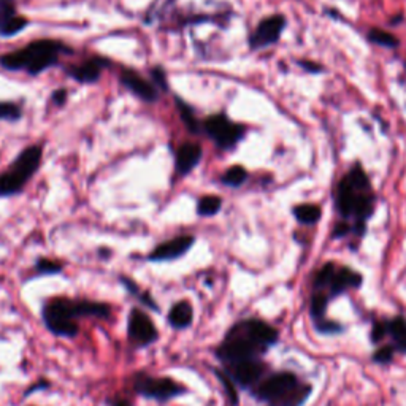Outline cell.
<instances>
[{
    "label": "cell",
    "instance_id": "10",
    "mask_svg": "<svg viewBox=\"0 0 406 406\" xmlns=\"http://www.w3.org/2000/svg\"><path fill=\"white\" fill-rule=\"evenodd\" d=\"M160 333L151 316L139 307H132L127 314V340L135 349H146L158 342Z\"/></svg>",
    "mask_w": 406,
    "mask_h": 406
},
{
    "label": "cell",
    "instance_id": "23",
    "mask_svg": "<svg viewBox=\"0 0 406 406\" xmlns=\"http://www.w3.org/2000/svg\"><path fill=\"white\" fill-rule=\"evenodd\" d=\"M292 213H294V216H295V219L298 220V223L307 224V225L316 224L321 219V216H322L321 206L313 205V203H304V205H297L294 208V210H292Z\"/></svg>",
    "mask_w": 406,
    "mask_h": 406
},
{
    "label": "cell",
    "instance_id": "6",
    "mask_svg": "<svg viewBox=\"0 0 406 406\" xmlns=\"http://www.w3.org/2000/svg\"><path fill=\"white\" fill-rule=\"evenodd\" d=\"M43 159V148L31 145L13 159L8 170L0 173V199L21 194L26 184L37 175Z\"/></svg>",
    "mask_w": 406,
    "mask_h": 406
},
{
    "label": "cell",
    "instance_id": "19",
    "mask_svg": "<svg viewBox=\"0 0 406 406\" xmlns=\"http://www.w3.org/2000/svg\"><path fill=\"white\" fill-rule=\"evenodd\" d=\"M387 337L391 338V344L398 354L406 356V318L405 316H393L386 319Z\"/></svg>",
    "mask_w": 406,
    "mask_h": 406
},
{
    "label": "cell",
    "instance_id": "33",
    "mask_svg": "<svg viewBox=\"0 0 406 406\" xmlns=\"http://www.w3.org/2000/svg\"><path fill=\"white\" fill-rule=\"evenodd\" d=\"M16 15H20L16 10V0H0V29Z\"/></svg>",
    "mask_w": 406,
    "mask_h": 406
},
{
    "label": "cell",
    "instance_id": "17",
    "mask_svg": "<svg viewBox=\"0 0 406 406\" xmlns=\"http://www.w3.org/2000/svg\"><path fill=\"white\" fill-rule=\"evenodd\" d=\"M194 304L188 298H181L172 304L167 313V324L173 330H188L194 326Z\"/></svg>",
    "mask_w": 406,
    "mask_h": 406
},
{
    "label": "cell",
    "instance_id": "2",
    "mask_svg": "<svg viewBox=\"0 0 406 406\" xmlns=\"http://www.w3.org/2000/svg\"><path fill=\"white\" fill-rule=\"evenodd\" d=\"M113 316L110 303L91 300V298H50L41 307V321L51 335L74 340L80 335L81 318L108 321Z\"/></svg>",
    "mask_w": 406,
    "mask_h": 406
},
{
    "label": "cell",
    "instance_id": "34",
    "mask_svg": "<svg viewBox=\"0 0 406 406\" xmlns=\"http://www.w3.org/2000/svg\"><path fill=\"white\" fill-rule=\"evenodd\" d=\"M51 387V383L48 379H38L37 383L32 384V386H29L26 391H24V396L22 398H29L31 396H34L35 392H38V391H48Z\"/></svg>",
    "mask_w": 406,
    "mask_h": 406
},
{
    "label": "cell",
    "instance_id": "32",
    "mask_svg": "<svg viewBox=\"0 0 406 406\" xmlns=\"http://www.w3.org/2000/svg\"><path fill=\"white\" fill-rule=\"evenodd\" d=\"M387 338V327L386 319H376L372 324V330H370V342L374 346H379Z\"/></svg>",
    "mask_w": 406,
    "mask_h": 406
},
{
    "label": "cell",
    "instance_id": "5",
    "mask_svg": "<svg viewBox=\"0 0 406 406\" xmlns=\"http://www.w3.org/2000/svg\"><path fill=\"white\" fill-rule=\"evenodd\" d=\"M262 406H304L313 396V386L294 372H270L249 392Z\"/></svg>",
    "mask_w": 406,
    "mask_h": 406
},
{
    "label": "cell",
    "instance_id": "1",
    "mask_svg": "<svg viewBox=\"0 0 406 406\" xmlns=\"http://www.w3.org/2000/svg\"><path fill=\"white\" fill-rule=\"evenodd\" d=\"M279 330L259 318H244L232 324L214 349V359L220 367L230 363L264 359L278 344Z\"/></svg>",
    "mask_w": 406,
    "mask_h": 406
},
{
    "label": "cell",
    "instance_id": "14",
    "mask_svg": "<svg viewBox=\"0 0 406 406\" xmlns=\"http://www.w3.org/2000/svg\"><path fill=\"white\" fill-rule=\"evenodd\" d=\"M119 83L145 104H156L160 97L159 89L151 81L143 78L139 71L134 69H122L121 74H119Z\"/></svg>",
    "mask_w": 406,
    "mask_h": 406
},
{
    "label": "cell",
    "instance_id": "37",
    "mask_svg": "<svg viewBox=\"0 0 406 406\" xmlns=\"http://www.w3.org/2000/svg\"><path fill=\"white\" fill-rule=\"evenodd\" d=\"M106 405H108V406H132V403H130L127 398H122V397L108 398V400H106Z\"/></svg>",
    "mask_w": 406,
    "mask_h": 406
},
{
    "label": "cell",
    "instance_id": "8",
    "mask_svg": "<svg viewBox=\"0 0 406 406\" xmlns=\"http://www.w3.org/2000/svg\"><path fill=\"white\" fill-rule=\"evenodd\" d=\"M132 389L141 398L153 400V402L160 405H165L172 400L181 398L189 393L188 386L178 383L170 376H153L145 370L134 373Z\"/></svg>",
    "mask_w": 406,
    "mask_h": 406
},
{
    "label": "cell",
    "instance_id": "18",
    "mask_svg": "<svg viewBox=\"0 0 406 406\" xmlns=\"http://www.w3.org/2000/svg\"><path fill=\"white\" fill-rule=\"evenodd\" d=\"M118 279H119V283H121L122 288L125 289V292H127L130 297H134L135 300L141 304V307L151 309V312H154V313H160V307L158 304V302L154 300L151 292L143 290L140 286L136 284L135 279H132L130 276H125V274H119Z\"/></svg>",
    "mask_w": 406,
    "mask_h": 406
},
{
    "label": "cell",
    "instance_id": "13",
    "mask_svg": "<svg viewBox=\"0 0 406 406\" xmlns=\"http://www.w3.org/2000/svg\"><path fill=\"white\" fill-rule=\"evenodd\" d=\"M286 27V18L283 15H272L264 18L253 34L249 35V48L253 51L264 50L267 46H272L281 38V34Z\"/></svg>",
    "mask_w": 406,
    "mask_h": 406
},
{
    "label": "cell",
    "instance_id": "11",
    "mask_svg": "<svg viewBox=\"0 0 406 406\" xmlns=\"http://www.w3.org/2000/svg\"><path fill=\"white\" fill-rule=\"evenodd\" d=\"M220 368H223V372L234 381L238 391H244L248 393L272 372L270 365H268L264 359L237 362L230 363V365H223Z\"/></svg>",
    "mask_w": 406,
    "mask_h": 406
},
{
    "label": "cell",
    "instance_id": "21",
    "mask_svg": "<svg viewBox=\"0 0 406 406\" xmlns=\"http://www.w3.org/2000/svg\"><path fill=\"white\" fill-rule=\"evenodd\" d=\"M213 373L216 376L218 381L223 386L224 393H225V398L227 402H229L230 406H238L240 405V391H238V387L234 384V381H232L229 376H227L223 368L218 367V368H213Z\"/></svg>",
    "mask_w": 406,
    "mask_h": 406
},
{
    "label": "cell",
    "instance_id": "24",
    "mask_svg": "<svg viewBox=\"0 0 406 406\" xmlns=\"http://www.w3.org/2000/svg\"><path fill=\"white\" fill-rule=\"evenodd\" d=\"M34 278L40 276H55V274H61L64 272V264L55 259L38 258L34 264Z\"/></svg>",
    "mask_w": 406,
    "mask_h": 406
},
{
    "label": "cell",
    "instance_id": "27",
    "mask_svg": "<svg viewBox=\"0 0 406 406\" xmlns=\"http://www.w3.org/2000/svg\"><path fill=\"white\" fill-rule=\"evenodd\" d=\"M368 40L374 45L386 46V48H397L398 46V38L396 35H392L391 32L381 31V29H372L368 32Z\"/></svg>",
    "mask_w": 406,
    "mask_h": 406
},
{
    "label": "cell",
    "instance_id": "39",
    "mask_svg": "<svg viewBox=\"0 0 406 406\" xmlns=\"http://www.w3.org/2000/svg\"><path fill=\"white\" fill-rule=\"evenodd\" d=\"M110 253H111V251H110V249H106V248L99 249V255H100V258H104V259L110 258Z\"/></svg>",
    "mask_w": 406,
    "mask_h": 406
},
{
    "label": "cell",
    "instance_id": "25",
    "mask_svg": "<svg viewBox=\"0 0 406 406\" xmlns=\"http://www.w3.org/2000/svg\"><path fill=\"white\" fill-rule=\"evenodd\" d=\"M248 180V170L241 165H232L220 176V183L227 188H240Z\"/></svg>",
    "mask_w": 406,
    "mask_h": 406
},
{
    "label": "cell",
    "instance_id": "3",
    "mask_svg": "<svg viewBox=\"0 0 406 406\" xmlns=\"http://www.w3.org/2000/svg\"><path fill=\"white\" fill-rule=\"evenodd\" d=\"M74 55V50L61 40L40 38L20 50L0 55V67L7 71H26L38 76L48 69L56 67L62 56Z\"/></svg>",
    "mask_w": 406,
    "mask_h": 406
},
{
    "label": "cell",
    "instance_id": "28",
    "mask_svg": "<svg viewBox=\"0 0 406 406\" xmlns=\"http://www.w3.org/2000/svg\"><path fill=\"white\" fill-rule=\"evenodd\" d=\"M22 118V108L13 102H0V121L18 122Z\"/></svg>",
    "mask_w": 406,
    "mask_h": 406
},
{
    "label": "cell",
    "instance_id": "36",
    "mask_svg": "<svg viewBox=\"0 0 406 406\" xmlns=\"http://www.w3.org/2000/svg\"><path fill=\"white\" fill-rule=\"evenodd\" d=\"M352 232V227L348 223H338L335 225V229H333V238H343Z\"/></svg>",
    "mask_w": 406,
    "mask_h": 406
},
{
    "label": "cell",
    "instance_id": "31",
    "mask_svg": "<svg viewBox=\"0 0 406 406\" xmlns=\"http://www.w3.org/2000/svg\"><path fill=\"white\" fill-rule=\"evenodd\" d=\"M149 76H151V83L156 86L159 91L167 92L170 89L169 80H167V74L162 65H154V67L149 70Z\"/></svg>",
    "mask_w": 406,
    "mask_h": 406
},
{
    "label": "cell",
    "instance_id": "22",
    "mask_svg": "<svg viewBox=\"0 0 406 406\" xmlns=\"http://www.w3.org/2000/svg\"><path fill=\"white\" fill-rule=\"evenodd\" d=\"M223 208V199L219 195H203L197 202V214L200 218L216 216Z\"/></svg>",
    "mask_w": 406,
    "mask_h": 406
},
{
    "label": "cell",
    "instance_id": "12",
    "mask_svg": "<svg viewBox=\"0 0 406 406\" xmlns=\"http://www.w3.org/2000/svg\"><path fill=\"white\" fill-rule=\"evenodd\" d=\"M197 238L194 235L184 234L175 238H170L164 243H159L151 253L146 254L145 260L153 264H162V262H173L186 255L194 248Z\"/></svg>",
    "mask_w": 406,
    "mask_h": 406
},
{
    "label": "cell",
    "instance_id": "38",
    "mask_svg": "<svg viewBox=\"0 0 406 406\" xmlns=\"http://www.w3.org/2000/svg\"><path fill=\"white\" fill-rule=\"evenodd\" d=\"M300 65H302V67H303L304 70L313 71V74H316V71H322L318 64H312V62H307V61H304V62H300Z\"/></svg>",
    "mask_w": 406,
    "mask_h": 406
},
{
    "label": "cell",
    "instance_id": "16",
    "mask_svg": "<svg viewBox=\"0 0 406 406\" xmlns=\"http://www.w3.org/2000/svg\"><path fill=\"white\" fill-rule=\"evenodd\" d=\"M203 158V148L199 143H183L175 151V170L180 176H188Z\"/></svg>",
    "mask_w": 406,
    "mask_h": 406
},
{
    "label": "cell",
    "instance_id": "4",
    "mask_svg": "<svg viewBox=\"0 0 406 406\" xmlns=\"http://www.w3.org/2000/svg\"><path fill=\"white\" fill-rule=\"evenodd\" d=\"M337 208L343 218H356L352 232L365 235V220L373 213V192L370 180L360 165H356L338 184Z\"/></svg>",
    "mask_w": 406,
    "mask_h": 406
},
{
    "label": "cell",
    "instance_id": "35",
    "mask_svg": "<svg viewBox=\"0 0 406 406\" xmlns=\"http://www.w3.org/2000/svg\"><path fill=\"white\" fill-rule=\"evenodd\" d=\"M69 99V92H67V89H56V91H52L51 94V100L55 102V105L57 106H62L65 105V102H67Z\"/></svg>",
    "mask_w": 406,
    "mask_h": 406
},
{
    "label": "cell",
    "instance_id": "20",
    "mask_svg": "<svg viewBox=\"0 0 406 406\" xmlns=\"http://www.w3.org/2000/svg\"><path fill=\"white\" fill-rule=\"evenodd\" d=\"M173 100H175L178 115L181 118V122L184 124L190 134L192 135H200L202 134V122L197 119L195 110L190 106L186 100L181 99L180 95H173Z\"/></svg>",
    "mask_w": 406,
    "mask_h": 406
},
{
    "label": "cell",
    "instance_id": "30",
    "mask_svg": "<svg viewBox=\"0 0 406 406\" xmlns=\"http://www.w3.org/2000/svg\"><path fill=\"white\" fill-rule=\"evenodd\" d=\"M314 330L319 335H326V337H333V335H340V333L344 332V326L340 324L338 321H332V319H324L319 324H314Z\"/></svg>",
    "mask_w": 406,
    "mask_h": 406
},
{
    "label": "cell",
    "instance_id": "7",
    "mask_svg": "<svg viewBox=\"0 0 406 406\" xmlns=\"http://www.w3.org/2000/svg\"><path fill=\"white\" fill-rule=\"evenodd\" d=\"M362 284V273L352 270L349 267H340L333 262H327L316 272L312 292L326 295L332 302L346 292L360 289Z\"/></svg>",
    "mask_w": 406,
    "mask_h": 406
},
{
    "label": "cell",
    "instance_id": "9",
    "mask_svg": "<svg viewBox=\"0 0 406 406\" xmlns=\"http://www.w3.org/2000/svg\"><path fill=\"white\" fill-rule=\"evenodd\" d=\"M244 125L237 124L224 113H216L202 121V134H205L223 151H230L244 139Z\"/></svg>",
    "mask_w": 406,
    "mask_h": 406
},
{
    "label": "cell",
    "instance_id": "26",
    "mask_svg": "<svg viewBox=\"0 0 406 406\" xmlns=\"http://www.w3.org/2000/svg\"><path fill=\"white\" fill-rule=\"evenodd\" d=\"M29 24H31V21H29L26 16L16 15L15 18H11V20L5 24L2 29H0V37H4V38L16 37L18 34H21L24 31V29L29 27Z\"/></svg>",
    "mask_w": 406,
    "mask_h": 406
},
{
    "label": "cell",
    "instance_id": "15",
    "mask_svg": "<svg viewBox=\"0 0 406 406\" xmlns=\"http://www.w3.org/2000/svg\"><path fill=\"white\" fill-rule=\"evenodd\" d=\"M110 65L111 61L108 57L94 56L86 62L70 65V67L65 69V74L74 81L80 83V85H95L100 80L104 70L108 69Z\"/></svg>",
    "mask_w": 406,
    "mask_h": 406
},
{
    "label": "cell",
    "instance_id": "29",
    "mask_svg": "<svg viewBox=\"0 0 406 406\" xmlns=\"http://www.w3.org/2000/svg\"><path fill=\"white\" fill-rule=\"evenodd\" d=\"M396 354L397 352L392 344H379L378 349L372 354V362L378 363V365H391Z\"/></svg>",
    "mask_w": 406,
    "mask_h": 406
}]
</instances>
